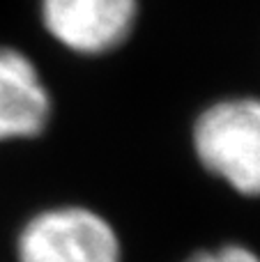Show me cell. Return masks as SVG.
Returning a JSON list of instances; mask_svg holds the SVG:
<instances>
[{
  "label": "cell",
  "mask_w": 260,
  "mask_h": 262,
  "mask_svg": "<svg viewBox=\"0 0 260 262\" xmlns=\"http://www.w3.org/2000/svg\"><path fill=\"white\" fill-rule=\"evenodd\" d=\"M198 163L244 198H260V97L207 104L191 127Z\"/></svg>",
  "instance_id": "1"
},
{
  "label": "cell",
  "mask_w": 260,
  "mask_h": 262,
  "mask_svg": "<svg viewBox=\"0 0 260 262\" xmlns=\"http://www.w3.org/2000/svg\"><path fill=\"white\" fill-rule=\"evenodd\" d=\"M14 262H122L115 228L83 205L30 214L14 237Z\"/></svg>",
  "instance_id": "2"
},
{
  "label": "cell",
  "mask_w": 260,
  "mask_h": 262,
  "mask_svg": "<svg viewBox=\"0 0 260 262\" xmlns=\"http://www.w3.org/2000/svg\"><path fill=\"white\" fill-rule=\"evenodd\" d=\"M46 35L64 51L99 58L129 41L138 23V0H39Z\"/></svg>",
  "instance_id": "3"
},
{
  "label": "cell",
  "mask_w": 260,
  "mask_h": 262,
  "mask_svg": "<svg viewBox=\"0 0 260 262\" xmlns=\"http://www.w3.org/2000/svg\"><path fill=\"white\" fill-rule=\"evenodd\" d=\"M53 120V95L28 53L0 46V145L39 138Z\"/></svg>",
  "instance_id": "4"
},
{
  "label": "cell",
  "mask_w": 260,
  "mask_h": 262,
  "mask_svg": "<svg viewBox=\"0 0 260 262\" xmlns=\"http://www.w3.org/2000/svg\"><path fill=\"white\" fill-rule=\"evenodd\" d=\"M184 262H260V255L242 244H224L214 251H198Z\"/></svg>",
  "instance_id": "5"
}]
</instances>
